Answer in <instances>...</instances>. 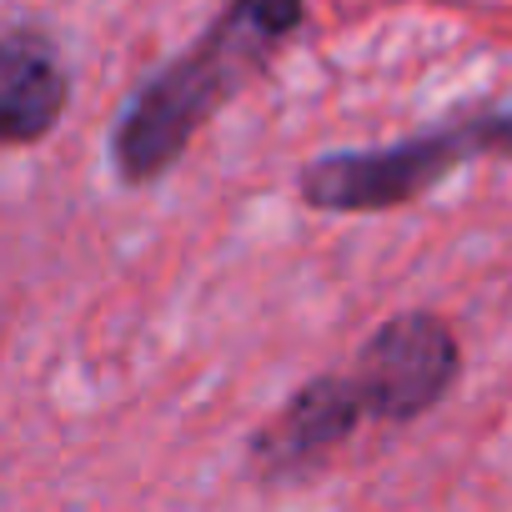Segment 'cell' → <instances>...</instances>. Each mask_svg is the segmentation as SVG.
<instances>
[{
	"label": "cell",
	"mask_w": 512,
	"mask_h": 512,
	"mask_svg": "<svg viewBox=\"0 0 512 512\" xmlns=\"http://www.w3.org/2000/svg\"><path fill=\"white\" fill-rule=\"evenodd\" d=\"M457 372L462 347L452 322L437 312H397L362 342L347 377L367 407V422H417L457 387Z\"/></svg>",
	"instance_id": "cell-3"
},
{
	"label": "cell",
	"mask_w": 512,
	"mask_h": 512,
	"mask_svg": "<svg viewBox=\"0 0 512 512\" xmlns=\"http://www.w3.org/2000/svg\"><path fill=\"white\" fill-rule=\"evenodd\" d=\"M367 422V407L352 387L347 372H327L302 382L287 407L251 437L246 462L262 477H287V472H307L317 462H327L357 427Z\"/></svg>",
	"instance_id": "cell-4"
},
{
	"label": "cell",
	"mask_w": 512,
	"mask_h": 512,
	"mask_svg": "<svg viewBox=\"0 0 512 512\" xmlns=\"http://www.w3.org/2000/svg\"><path fill=\"white\" fill-rule=\"evenodd\" d=\"M307 0H226L221 16L171 56L116 116L111 126V166L126 186H146L166 176L196 131L251 81L267 61L297 36Z\"/></svg>",
	"instance_id": "cell-1"
},
{
	"label": "cell",
	"mask_w": 512,
	"mask_h": 512,
	"mask_svg": "<svg viewBox=\"0 0 512 512\" xmlns=\"http://www.w3.org/2000/svg\"><path fill=\"white\" fill-rule=\"evenodd\" d=\"M71 101V76L56 41L36 26H11L0 41V141L36 146L56 131Z\"/></svg>",
	"instance_id": "cell-5"
},
{
	"label": "cell",
	"mask_w": 512,
	"mask_h": 512,
	"mask_svg": "<svg viewBox=\"0 0 512 512\" xmlns=\"http://www.w3.org/2000/svg\"><path fill=\"white\" fill-rule=\"evenodd\" d=\"M477 156H512V111H482L462 116L432 131H417L392 146L372 151H332L302 166L297 191L312 211L332 216H367V211H392L432 191L442 176Z\"/></svg>",
	"instance_id": "cell-2"
}]
</instances>
